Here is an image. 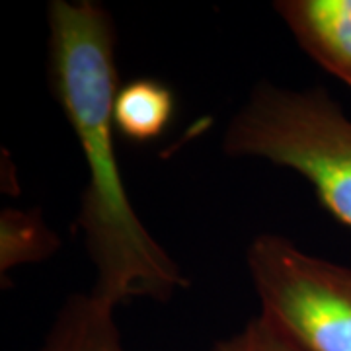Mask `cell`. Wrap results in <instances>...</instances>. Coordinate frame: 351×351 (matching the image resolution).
<instances>
[{"mask_svg":"<svg viewBox=\"0 0 351 351\" xmlns=\"http://www.w3.org/2000/svg\"><path fill=\"white\" fill-rule=\"evenodd\" d=\"M262 316L301 351H351V267L260 234L246 252Z\"/></svg>","mask_w":351,"mask_h":351,"instance_id":"3","label":"cell"},{"mask_svg":"<svg viewBox=\"0 0 351 351\" xmlns=\"http://www.w3.org/2000/svg\"><path fill=\"white\" fill-rule=\"evenodd\" d=\"M47 27L51 92L88 172L78 228L96 269L90 293L113 308L129 299L170 301L188 277L138 219L115 154L113 100L121 82L112 14L92 0H53Z\"/></svg>","mask_w":351,"mask_h":351,"instance_id":"1","label":"cell"},{"mask_svg":"<svg viewBox=\"0 0 351 351\" xmlns=\"http://www.w3.org/2000/svg\"><path fill=\"white\" fill-rule=\"evenodd\" d=\"M274 10L314 63L351 88V0H277Z\"/></svg>","mask_w":351,"mask_h":351,"instance_id":"4","label":"cell"},{"mask_svg":"<svg viewBox=\"0 0 351 351\" xmlns=\"http://www.w3.org/2000/svg\"><path fill=\"white\" fill-rule=\"evenodd\" d=\"M61 248L59 234L51 228L39 209L6 207L0 213V274L18 265L49 260Z\"/></svg>","mask_w":351,"mask_h":351,"instance_id":"7","label":"cell"},{"mask_svg":"<svg viewBox=\"0 0 351 351\" xmlns=\"http://www.w3.org/2000/svg\"><path fill=\"white\" fill-rule=\"evenodd\" d=\"M176 98L172 88L156 78H135L117 88L113 100V123L121 137L149 143L172 123Z\"/></svg>","mask_w":351,"mask_h":351,"instance_id":"6","label":"cell"},{"mask_svg":"<svg viewBox=\"0 0 351 351\" xmlns=\"http://www.w3.org/2000/svg\"><path fill=\"white\" fill-rule=\"evenodd\" d=\"M211 351H301L262 314L252 318L240 332L219 339Z\"/></svg>","mask_w":351,"mask_h":351,"instance_id":"8","label":"cell"},{"mask_svg":"<svg viewBox=\"0 0 351 351\" xmlns=\"http://www.w3.org/2000/svg\"><path fill=\"white\" fill-rule=\"evenodd\" d=\"M223 149L297 172L351 228V119L326 90L258 82L226 125Z\"/></svg>","mask_w":351,"mask_h":351,"instance_id":"2","label":"cell"},{"mask_svg":"<svg viewBox=\"0 0 351 351\" xmlns=\"http://www.w3.org/2000/svg\"><path fill=\"white\" fill-rule=\"evenodd\" d=\"M113 311L92 293L73 295L38 351H125Z\"/></svg>","mask_w":351,"mask_h":351,"instance_id":"5","label":"cell"}]
</instances>
